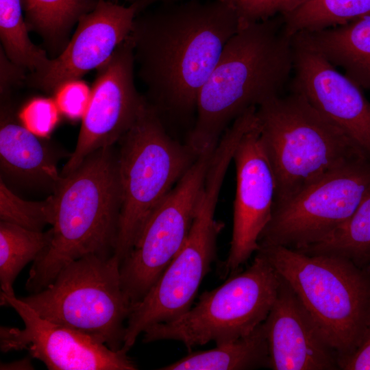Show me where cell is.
Here are the masks:
<instances>
[{
  "label": "cell",
  "instance_id": "obj_1",
  "mask_svg": "<svg viewBox=\"0 0 370 370\" xmlns=\"http://www.w3.org/2000/svg\"><path fill=\"white\" fill-rule=\"evenodd\" d=\"M239 29L224 0L160 3L136 16L130 36L138 76L164 123L191 118L201 89Z\"/></svg>",
  "mask_w": 370,
  "mask_h": 370
},
{
  "label": "cell",
  "instance_id": "obj_2",
  "mask_svg": "<svg viewBox=\"0 0 370 370\" xmlns=\"http://www.w3.org/2000/svg\"><path fill=\"white\" fill-rule=\"evenodd\" d=\"M293 67L292 37L282 14L241 27L199 92L186 143L198 154L215 148L231 123L280 95Z\"/></svg>",
  "mask_w": 370,
  "mask_h": 370
},
{
  "label": "cell",
  "instance_id": "obj_3",
  "mask_svg": "<svg viewBox=\"0 0 370 370\" xmlns=\"http://www.w3.org/2000/svg\"><path fill=\"white\" fill-rule=\"evenodd\" d=\"M52 195L49 241L33 262L25 283L31 293L42 290L77 259L114 254L121 206L117 151L112 146L87 156L62 176Z\"/></svg>",
  "mask_w": 370,
  "mask_h": 370
},
{
  "label": "cell",
  "instance_id": "obj_4",
  "mask_svg": "<svg viewBox=\"0 0 370 370\" xmlns=\"http://www.w3.org/2000/svg\"><path fill=\"white\" fill-rule=\"evenodd\" d=\"M258 251L294 291L338 359L352 353L370 321V267L283 246Z\"/></svg>",
  "mask_w": 370,
  "mask_h": 370
},
{
  "label": "cell",
  "instance_id": "obj_5",
  "mask_svg": "<svg viewBox=\"0 0 370 370\" xmlns=\"http://www.w3.org/2000/svg\"><path fill=\"white\" fill-rule=\"evenodd\" d=\"M256 116L275 178L273 207L349 160L363 156L300 94L267 99L257 107Z\"/></svg>",
  "mask_w": 370,
  "mask_h": 370
},
{
  "label": "cell",
  "instance_id": "obj_6",
  "mask_svg": "<svg viewBox=\"0 0 370 370\" xmlns=\"http://www.w3.org/2000/svg\"><path fill=\"white\" fill-rule=\"evenodd\" d=\"M118 143L121 206L114 255L121 264L149 216L199 154L173 139L148 103Z\"/></svg>",
  "mask_w": 370,
  "mask_h": 370
},
{
  "label": "cell",
  "instance_id": "obj_7",
  "mask_svg": "<svg viewBox=\"0 0 370 370\" xmlns=\"http://www.w3.org/2000/svg\"><path fill=\"white\" fill-rule=\"evenodd\" d=\"M113 254H89L65 266L42 290L21 299L41 317L104 343L123 347L132 305Z\"/></svg>",
  "mask_w": 370,
  "mask_h": 370
},
{
  "label": "cell",
  "instance_id": "obj_8",
  "mask_svg": "<svg viewBox=\"0 0 370 370\" xmlns=\"http://www.w3.org/2000/svg\"><path fill=\"white\" fill-rule=\"evenodd\" d=\"M280 279L267 257L257 251L247 269L204 291L195 306L177 319L148 328L143 341H176L191 350L211 341L219 345L248 335L268 316Z\"/></svg>",
  "mask_w": 370,
  "mask_h": 370
},
{
  "label": "cell",
  "instance_id": "obj_9",
  "mask_svg": "<svg viewBox=\"0 0 370 370\" xmlns=\"http://www.w3.org/2000/svg\"><path fill=\"white\" fill-rule=\"evenodd\" d=\"M223 180L206 179L193 223L182 248L147 295L132 306L123 349L127 352L148 328L173 321L192 307L199 286L217 258V237L223 224L214 219Z\"/></svg>",
  "mask_w": 370,
  "mask_h": 370
},
{
  "label": "cell",
  "instance_id": "obj_10",
  "mask_svg": "<svg viewBox=\"0 0 370 370\" xmlns=\"http://www.w3.org/2000/svg\"><path fill=\"white\" fill-rule=\"evenodd\" d=\"M369 188L370 160H349L274 206L259 247L298 249L323 240L353 214Z\"/></svg>",
  "mask_w": 370,
  "mask_h": 370
},
{
  "label": "cell",
  "instance_id": "obj_11",
  "mask_svg": "<svg viewBox=\"0 0 370 370\" xmlns=\"http://www.w3.org/2000/svg\"><path fill=\"white\" fill-rule=\"evenodd\" d=\"M215 148L199 154L149 216L121 262L122 287L132 306L147 295L186 242Z\"/></svg>",
  "mask_w": 370,
  "mask_h": 370
},
{
  "label": "cell",
  "instance_id": "obj_12",
  "mask_svg": "<svg viewBox=\"0 0 370 370\" xmlns=\"http://www.w3.org/2000/svg\"><path fill=\"white\" fill-rule=\"evenodd\" d=\"M1 306L12 308L23 328L1 326L0 349L27 350L49 370H136L123 348L114 351L104 343L69 327L41 317L15 294H0Z\"/></svg>",
  "mask_w": 370,
  "mask_h": 370
},
{
  "label": "cell",
  "instance_id": "obj_13",
  "mask_svg": "<svg viewBox=\"0 0 370 370\" xmlns=\"http://www.w3.org/2000/svg\"><path fill=\"white\" fill-rule=\"evenodd\" d=\"M134 66L129 35L97 69L76 147L60 173L62 176L75 169L93 151L114 146L138 119L147 101L136 87Z\"/></svg>",
  "mask_w": 370,
  "mask_h": 370
},
{
  "label": "cell",
  "instance_id": "obj_14",
  "mask_svg": "<svg viewBox=\"0 0 370 370\" xmlns=\"http://www.w3.org/2000/svg\"><path fill=\"white\" fill-rule=\"evenodd\" d=\"M292 45L291 92L303 95L370 160V102L362 88L296 34Z\"/></svg>",
  "mask_w": 370,
  "mask_h": 370
},
{
  "label": "cell",
  "instance_id": "obj_15",
  "mask_svg": "<svg viewBox=\"0 0 370 370\" xmlns=\"http://www.w3.org/2000/svg\"><path fill=\"white\" fill-rule=\"evenodd\" d=\"M236 188L228 256L221 264L222 278L233 275L259 249L258 238L269 222L275 182L255 121L242 136L233 156Z\"/></svg>",
  "mask_w": 370,
  "mask_h": 370
},
{
  "label": "cell",
  "instance_id": "obj_16",
  "mask_svg": "<svg viewBox=\"0 0 370 370\" xmlns=\"http://www.w3.org/2000/svg\"><path fill=\"white\" fill-rule=\"evenodd\" d=\"M136 16L132 5L99 0L92 11L79 18L64 50L51 58L42 71L27 75L25 84L53 94L61 84L97 69L130 35Z\"/></svg>",
  "mask_w": 370,
  "mask_h": 370
},
{
  "label": "cell",
  "instance_id": "obj_17",
  "mask_svg": "<svg viewBox=\"0 0 370 370\" xmlns=\"http://www.w3.org/2000/svg\"><path fill=\"white\" fill-rule=\"evenodd\" d=\"M280 278L277 297L262 323L269 347L268 368L339 369L336 353L324 341L294 291Z\"/></svg>",
  "mask_w": 370,
  "mask_h": 370
},
{
  "label": "cell",
  "instance_id": "obj_18",
  "mask_svg": "<svg viewBox=\"0 0 370 370\" xmlns=\"http://www.w3.org/2000/svg\"><path fill=\"white\" fill-rule=\"evenodd\" d=\"M9 101H1V179L53 193L62 179L57 169L60 152L16 120Z\"/></svg>",
  "mask_w": 370,
  "mask_h": 370
},
{
  "label": "cell",
  "instance_id": "obj_19",
  "mask_svg": "<svg viewBox=\"0 0 370 370\" xmlns=\"http://www.w3.org/2000/svg\"><path fill=\"white\" fill-rule=\"evenodd\" d=\"M362 89L370 90V15L349 23L297 34Z\"/></svg>",
  "mask_w": 370,
  "mask_h": 370
},
{
  "label": "cell",
  "instance_id": "obj_20",
  "mask_svg": "<svg viewBox=\"0 0 370 370\" xmlns=\"http://www.w3.org/2000/svg\"><path fill=\"white\" fill-rule=\"evenodd\" d=\"M262 323L248 335L217 345L211 349L191 352L159 369L247 370L268 368L269 347Z\"/></svg>",
  "mask_w": 370,
  "mask_h": 370
},
{
  "label": "cell",
  "instance_id": "obj_21",
  "mask_svg": "<svg viewBox=\"0 0 370 370\" xmlns=\"http://www.w3.org/2000/svg\"><path fill=\"white\" fill-rule=\"evenodd\" d=\"M99 0H21L29 32L42 39L52 58L66 47L73 26Z\"/></svg>",
  "mask_w": 370,
  "mask_h": 370
},
{
  "label": "cell",
  "instance_id": "obj_22",
  "mask_svg": "<svg viewBox=\"0 0 370 370\" xmlns=\"http://www.w3.org/2000/svg\"><path fill=\"white\" fill-rule=\"evenodd\" d=\"M309 255L347 259L362 268L370 267V188L353 214L323 240L296 249Z\"/></svg>",
  "mask_w": 370,
  "mask_h": 370
},
{
  "label": "cell",
  "instance_id": "obj_23",
  "mask_svg": "<svg viewBox=\"0 0 370 370\" xmlns=\"http://www.w3.org/2000/svg\"><path fill=\"white\" fill-rule=\"evenodd\" d=\"M370 15V0H305L282 14L286 34L314 32L349 23Z\"/></svg>",
  "mask_w": 370,
  "mask_h": 370
},
{
  "label": "cell",
  "instance_id": "obj_24",
  "mask_svg": "<svg viewBox=\"0 0 370 370\" xmlns=\"http://www.w3.org/2000/svg\"><path fill=\"white\" fill-rule=\"evenodd\" d=\"M49 232L35 231L0 221L1 292L14 295L16 278L29 262L34 261L49 241Z\"/></svg>",
  "mask_w": 370,
  "mask_h": 370
},
{
  "label": "cell",
  "instance_id": "obj_25",
  "mask_svg": "<svg viewBox=\"0 0 370 370\" xmlns=\"http://www.w3.org/2000/svg\"><path fill=\"white\" fill-rule=\"evenodd\" d=\"M21 0H0L1 49L8 58L30 73L43 70L51 58L30 40Z\"/></svg>",
  "mask_w": 370,
  "mask_h": 370
},
{
  "label": "cell",
  "instance_id": "obj_26",
  "mask_svg": "<svg viewBox=\"0 0 370 370\" xmlns=\"http://www.w3.org/2000/svg\"><path fill=\"white\" fill-rule=\"evenodd\" d=\"M53 217L52 195L44 201H27L16 195L0 178V221L42 231L46 225H51Z\"/></svg>",
  "mask_w": 370,
  "mask_h": 370
},
{
  "label": "cell",
  "instance_id": "obj_27",
  "mask_svg": "<svg viewBox=\"0 0 370 370\" xmlns=\"http://www.w3.org/2000/svg\"><path fill=\"white\" fill-rule=\"evenodd\" d=\"M61 112L53 98L36 97L20 110L18 121L34 134L46 138L59 122Z\"/></svg>",
  "mask_w": 370,
  "mask_h": 370
},
{
  "label": "cell",
  "instance_id": "obj_28",
  "mask_svg": "<svg viewBox=\"0 0 370 370\" xmlns=\"http://www.w3.org/2000/svg\"><path fill=\"white\" fill-rule=\"evenodd\" d=\"M234 9L240 27L291 12L305 0H224Z\"/></svg>",
  "mask_w": 370,
  "mask_h": 370
},
{
  "label": "cell",
  "instance_id": "obj_29",
  "mask_svg": "<svg viewBox=\"0 0 370 370\" xmlns=\"http://www.w3.org/2000/svg\"><path fill=\"white\" fill-rule=\"evenodd\" d=\"M53 95L61 114L77 121L82 119L88 108L91 88L81 78L74 79L61 84Z\"/></svg>",
  "mask_w": 370,
  "mask_h": 370
},
{
  "label": "cell",
  "instance_id": "obj_30",
  "mask_svg": "<svg viewBox=\"0 0 370 370\" xmlns=\"http://www.w3.org/2000/svg\"><path fill=\"white\" fill-rule=\"evenodd\" d=\"M0 49V93L3 100L10 99L12 88L25 83L27 75L26 70L10 61Z\"/></svg>",
  "mask_w": 370,
  "mask_h": 370
},
{
  "label": "cell",
  "instance_id": "obj_31",
  "mask_svg": "<svg viewBox=\"0 0 370 370\" xmlns=\"http://www.w3.org/2000/svg\"><path fill=\"white\" fill-rule=\"evenodd\" d=\"M339 369L370 370V321L355 350L338 359Z\"/></svg>",
  "mask_w": 370,
  "mask_h": 370
},
{
  "label": "cell",
  "instance_id": "obj_32",
  "mask_svg": "<svg viewBox=\"0 0 370 370\" xmlns=\"http://www.w3.org/2000/svg\"><path fill=\"white\" fill-rule=\"evenodd\" d=\"M136 10V15L155 4L178 2L181 0H124Z\"/></svg>",
  "mask_w": 370,
  "mask_h": 370
},
{
  "label": "cell",
  "instance_id": "obj_33",
  "mask_svg": "<svg viewBox=\"0 0 370 370\" xmlns=\"http://www.w3.org/2000/svg\"><path fill=\"white\" fill-rule=\"evenodd\" d=\"M32 358V356H29V357H26L25 358L11 362H5V363H1L0 365V369L1 370H5V369H14V370H29V369H34V366L32 363L31 359Z\"/></svg>",
  "mask_w": 370,
  "mask_h": 370
},
{
  "label": "cell",
  "instance_id": "obj_34",
  "mask_svg": "<svg viewBox=\"0 0 370 370\" xmlns=\"http://www.w3.org/2000/svg\"><path fill=\"white\" fill-rule=\"evenodd\" d=\"M112 1H115V2H117V0H112Z\"/></svg>",
  "mask_w": 370,
  "mask_h": 370
}]
</instances>
